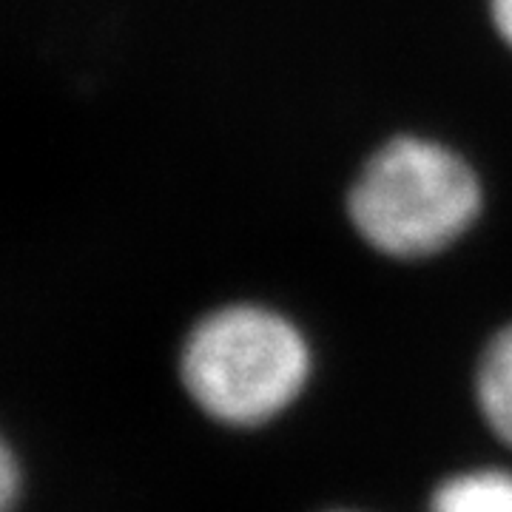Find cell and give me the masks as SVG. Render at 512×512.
I'll use <instances>...</instances> for the list:
<instances>
[{
	"label": "cell",
	"mask_w": 512,
	"mask_h": 512,
	"mask_svg": "<svg viewBox=\"0 0 512 512\" xmlns=\"http://www.w3.org/2000/svg\"><path fill=\"white\" fill-rule=\"evenodd\" d=\"M430 512H512V473L495 467L456 473L436 487Z\"/></svg>",
	"instance_id": "obj_4"
},
{
	"label": "cell",
	"mask_w": 512,
	"mask_h": 512,
	"mask_svg": "<svg viewBox=\"0 0 512 512\" xmlns=\"http://www.w3.org/2000/svg\"><path fill=\"white\" fill-rule=\"evenodd\" d=\"M481 208L470 165L439 143L399 137L373 154L350 191L356 231L376 251L399 259L439 254Z\"/></svg>",
	"instance_id": "obj_2"
},
{
	"label": "cell",
	"mask_w": 512,
	"mask_h": 512,
	"mask_svg": "<svg viewBox=\"0 0 512 512\" xmlns=\"http://www.w3.org/2000/svg\"><path fill=\"white\" fill-rule=\"evenodd\" d=\"M20 493V467L15 453L6 447L3 450V478H0V495H3V512H12Z\"/></svg>",
	"instance_id": "obj_5"
},
{
	"label": "cell",
	"mask_w": 512,
	"mask_h": 512,
	"mask_svg": "<svg viewBox=\"0 0 512 512\" xmlns=\"http://www.w3.org/2000/svg\"><path fill=\"white\" fill-rule=\"evenodd\" d=\"M180 376L211 419L259 427L296 402L311 376V350L285 316L231 305L208 313L188 333Z\"/></svg>",
	"instance_id": "obj_1"
},
{
	"label": "cell",
	"mask_w": 512,
	"mask_h": 512,
	"mask_svg": "<svg viewBox=\"0 0 512 512\" xmlns=\"http://www.w3.org/2000/svg\"><path fill=\"white\" fill-rule=\"evenodd\" d=\"M490 12L498 35L512 46V0H490Z\"/></svg>",
	"instance_id": "obj_6"
},
{
	"label": "cell",
	"mask_w": 512,
	"mask_h": 512,
	"mask_svg": "<svg viewBox=\"0 0 512 512\" xmlns=\"http://www.w3.org/2000/svg\"><path fill=\"white\" fill-rule=\"evenodd\" d=\"M476 396L490 430L512 447V325L495 333L481 353Z\"/></svg>",
	"instance_id": "obj_3"
},
{
	"label": "cell",
	"mask_w": 512,
	"mask_h": 512,
	"mask_svg": "<svg viewBox=\"0 0 512 512\" xmlns=\"http://www.w3.org/2000/svg\"><path fill=\"white\" fill-rule=\"evenodd\" d=\"M333 512H350V510H333Z\"/></svg>",
	"instance_id": "obj_7"
}]
</instances>
